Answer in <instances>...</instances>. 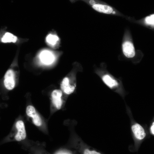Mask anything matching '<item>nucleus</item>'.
I'll return each instance as SVG.
<instances>
[{
  "mask_svg": "<svg viewBox=\"0 0 154 154\" xmlns=\"http://www.w3.org/2000/svg\"><path fill=\"white\" fill-rule=\"evenodd\" d=\"M102 79L104 82L110 88L117 86L118 84L117 82L108 75L104 76Z\"/></svg>",
  "mask_w": 154,
  "mask_h": 154,
  "instance_id": "nucleus-12",
  "label": "nucleus"
},
{
  "mask_svg": "<svg viewBox=\"0 0 154 154\" xmlns=\"http://www.w3.org/2000/svg\"><path fill=\"white\" fill-rule=\"evenodd\" d=\"M57 154H70L68 152L64 151H58L57 153Z\"/></svg>",
  "mask_w": 154,
  "mask_h": 154,
  "instance_id": "nucleus-16",
  "label": "nucleus"
},
{
  "mask_svg": "<svg viewBox=\"0 0 154 154\" xmlns=\"http://www.w3.org/2000/svg\"><path fill=\"white\" fill-rule=\"evenodd\" d=\"M15 126L17 130L15 137V139L18 141L24 139L26 138V133L23 122L22 120H19L17 122Z\"/></svg>",
  "mask_w": 154,
  "mask_h": 154,
  "instance_id": "nucleus-5",
  "label": "nucleus"
},
{
  "mask_svg": "<svg viewBox=\"0 0 154 154\" xmlns=\"http://www.w3.org/2000/svg\"><path fill=\"white\" fill-rule=\"evenodd\" d=\"M131 129L135 137L139 140L143 139L146 133L143 128L140 125L136 123L132 126Z\"/></svg>",
  "mask_w": 154,
  "mask_h": 154,
  "instance_id": "nucleus-10",
  "label": "nucleus"
},
{
  "mask_svg": "<svg viewBox=\"0 0 154 154\" xmlns=\"http://www.w3.org/2000/svg\"><path fill=\"white\" fill-rule=\"evenodd\" d=\"M122 49L123 53L126 57L132 58L135 55V48L133 44L130 42H125L122 45Z\"/></svg>",
  "mask_w": 154,
  "mask_h": 154,
  "instance_id": "nucleus-7",
  "label": "nucleus"
},
{
  "mask_svg": "<svg viewBox=\"0 0 154 154\" xmlns=\"http://www.w3.org/2000/svg\"><path fill=\"white\" fill-rule=\"evenodd\" d=\"M46 41L50 46L54 48L58 46L60 43V39L58 35L55 33H50L46 37Z\"/></svg>",
  "mask_w": 154,
  "mask_h": 154,
  "instance_id": "nucleus-8",
  "label": "nucleus"
},
{
  "mask_svg": "<svg viewBox=\"0 0 154 154\" xmlns=\"http://www.w3.org/2000/svg\"><path fill=\"white\" fill-rule=\"evenodd\" d=\"M26 113L28 116L32 118L33 122L35 125L37 126L41 125L42 124L41 118L33 106H28L26 108Z\"/></svg>",
  "mask_w": 154,
  "mask_h": 154,
  "instance_id": "nucleus-4",
  "label": "nucleus"
},
{
  "mask_svg": "<svg viewBox=\"0 0 154 154\" xmlns=\"http://www.w3.org/2000/svg\"><path fill=\"white\" fill-rule=\"evenodd\" d=\"M62 93L61 90L56 89L54 90L51 94L52 101L53 104L56 108L60 109L62 105L61 97Z\"/></svg>",
  "mask_w": 154,
  "mask_h": 154,
  "instance_id": "nucleus-6",
  "label": "nucleus"
},
{
  "mask_svg": "<svg viewBox=\"0 0 154 154\" xmlns=\"http://www.w3.org/2000/svg\"><path fill=\"white\" fill-rule=\"evenodd\" d=\"M146 23L148 25H153L154 24V15L153 14L146 17L145 19Z\"/></svg>",
  "mask_w": 154,
  "mask_h": 154,
  "instance_id": "nucleus-13",
  "label": "nucleus"
},
{
  "mask_svg": "<svg viewBox=\"0 0 154 154\" xmlns=\"http://www.w3.org/2000/svg\"><path fill=\"white\" fill-rule=\"evenodd\" d=\"M150 131L152 134H154V122H153L150 127Z\"/></svg>",
  "mask_w": 154,
  "mask_h": 154,
  "instance_id": "nucleus-15",
  "label": "nucleus"
},
{
  "mask_svg": "<svg viewBox=\"0 0 154 154\" xmlns=\"http://www.w3.org/2000/svg\"><path fill=\"white\" fill-rule=\"evenodd\" d=\"M72 3L81 1L90 6L95 11L101 13L109 14L113 11L112 8L98 0H69Z\"/></svg>",
  "mask_w": 154,
  "mask_h": 154,
  "instance_id": "nucleus-1",
  "label": "nucleus"
},
{
  "mask_svg": "<svg viewBox=\"0 0 154 154\" xmlns=\"http://www.w3.org/2000/svg\"><path fill=\"white\" fill-rule=\"evenodd\" d=\"M4 84L5 88L8 90H12L15 87V74L11 69L8 70L4 76Z\"/></svg>",
  "mask_w": 154,
  "mask_h": 154,
  "instance_id": "nucleus-3",
  "label": "nucleus"
},
{
  "mask_svg": "<svg viewBox=\"0 0 154 154\" xmlns=\"http://www.w3.org/2000/svg\"><path fill=\"white\" fill-rule=\"evenodd\" d=\"M40 61L45 65H49L52 64L54 60L55 55L51 51L47 50L42 51L39 56Z\"/></svg>",
  "mask_w": 154,
  "mask_h": 154,
  "instance_id": "nucleus-2",
  "label": "nucleus"
},
{
  "mask_svg": "<svg viewBox=\"0 0 154 154\" xmlns=\"http://www.w3.org/2000/svg\"><path fill=\"white\" fill-rule=\"evenodd\" d=\"M60 87L63 92L67 94L72 93L75 89L74 86L69 84V79L68 77H65L62 80L60 84Z\"/></svg>",
  "mask_w": 154,
  "mask_h": 154,
  "instance_id": "nucleus-9",
  "label": "nucleus"
},
{
  "mask_svg": "<svg viewBox=\"0 0 154 154\" xmlns=\"http://www.w3.org/2000/svg\"><path fill=\"white\" fill-rule=\"evenodd\" d=\"M85 154H99L100 153L98 152L95 151H91L89 149H86L84 152Z\"/></svg>",
  "mask_w": 154,
  "mask_h": 154,
  "instance_id": "nucleus-14",
  "label": "nucleus"
},
{
  "mask_svg": "<svg viewBox=\"0 0 154 154\" xmlns=\"http://www.w3.org/2000/svg\"><path fill=\"white\" fill-rule=\"evenodd\" d=\"M17 40V37L13 34L7 32L1 38V41L4 43L15 42Z\"/></svg>",
  "mask_w": 154,
  "mask_h": 154,
  "instance_id": "nucleus-11",
  "label": "nucleus"
}]
</instances>
